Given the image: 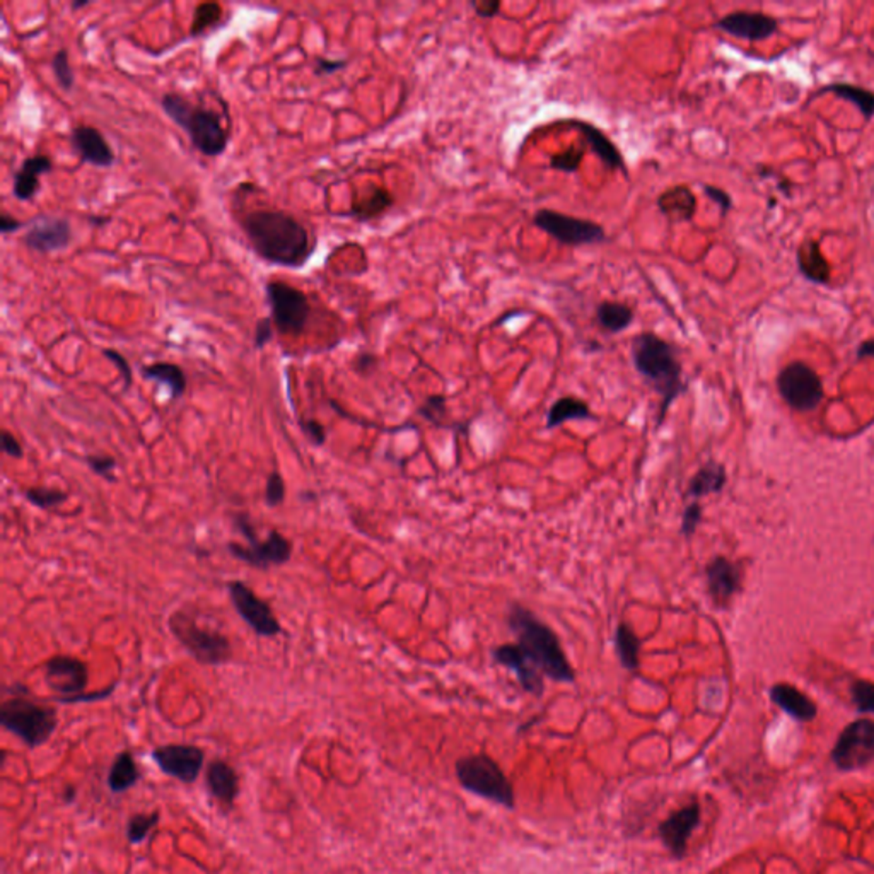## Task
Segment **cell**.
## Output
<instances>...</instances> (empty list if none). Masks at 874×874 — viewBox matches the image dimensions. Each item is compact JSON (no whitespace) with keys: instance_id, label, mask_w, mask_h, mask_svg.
Here are the masks:
<instances>
[{"instance_id":"obj_1","label":"cell","mask_w":874,"mask_h":874,"mask_svg":"<svg viewBox=\"0 0 874 874\" xmlns=\"http://www.w3.org/2000/svg\"><path fill=\"white\" fill-rule=\"evenodd\" d=\"M241 228L260 259L287 269H301L316 243L301 221L284 211L257 209L244 215Z\"/></svg>"},{"instance_id":"obj_2","label":"cell","mask_w":874,"mask_h":874,"mask_svg":"<svg viewBox=\"0 0 874 874\" xmlns=\"http://www.w3.org/2000/svg\"><path fill=\"white\" fill-rule=\"evenodd\" d=\"M632 360L635 371L641 374L661 397L658 427L672 403L687 389L683 381V368L674 345L666 342L653 331L639 333L632 339Z\"/></svg>"},{"instance_id":"obj_3","label":"cell","mask_w":874,"mask_h":874,"mask_svg":"<svg viewBox=\"0 0 874 874\" xmlns=\"http://www.w3.org/2000/svg\"><path fill=\"white\" fill-rule=\"evenodd\" d=\"M507 624L516 635V644L544 676L560 683H573L575 673L555 632L521 604L511 606Z\"/></svg>"},{"instance_id":"obj_4","label":"cell","mask_w":874,"mask_h":874,"mask_svg":"<svg viewBox=\"0 0 874 874\" xmlns=\"http://www.w3.org/2000/svg\"><path fill=\"white\" fill-rule=\"evenodd\" d=\"M161 108L174 125L187 133L190 142L201 154L207 158L224 154L230 143V133L214 110L197 106L178 93L162 94Z\"/></svg>"},{"instance_id":"obj_5","label":"cell","mask_w":874,"mask_h":874,"mask_svg":"<svg viewBox=\"0 0 874 874\" xmlns=\"http://www.w3.org/2000/svg\"><path fill=\"white\" fill-rule=\"evenodd\" d=\"M11 697L0 705V724L31 750L44 745L57 730V711L31 699L28 687L15 683L5 688Z\"/></svg>"},{"instance_id":"obj_6","label":"cell","mask_w":874,"mask_h":874,"mask_svg":"<svg viewBox=\"0 0 874 874\" xmlns=\"http://www.w3.org/2000/svg\"><path fill=\"white\" fill-rule=\"evenodd\" d=\"M168 629L199 664L222 666L234 656L232 644L226 633L211 627H201L197 618L185 608H176L168 616Z\"/></svg>"},{"instance_id":"obj_7","label":"cell","mask_w":874,"mask_h":874,"mask_svg":"<svg viewBox=\"0 0 874 874\" xmlns=\"http://www.w3.org/2000/svg\"><path fill=\"white\" fill-rule=\"evenodd\" d=\"M459 784L473 794L506 808H515V791L501 767L487 755H472L457 763Z\"/></svg>"},{"instance_id":"obj_8","label":"cell","mask_w":874,"mask_h":874,"mask_svg":"<svg viewBox=\"0 0 874 874\" xmlns=\"http://www.w3.org/2000/svg\"><path fill=\"white\" fill-rule=\"evenodd\" d=\"M273 327L282 335L298 337L306 330L311 316V302L301 289L280 280L265 284Z\"/></svg>"},{"instance_id":"obj_9","label":"cell","mask_w":874,"mask_h":874,"mask_svg":"<svg viewBox=\"0 0 874 874\" xmlns=\"http://www.w3.org/2000/svg\"><path fill=\"white\" fill-rule=\"evenodd\" d=\"M533 224L545 231L557 243L565 246H586L606 243V231L598 222L579 219L574 215L560 214L550 209H540L533 215Z\"/></svg>"},{"instance_id":"obj_10","label":"cell","mask_w":874,"mask_h":874,"mask_svg":"<svg viewBox=\"0 0 874 874\" xmlns=\"http://www.w3.org/2000/svg\"><path fill=\"white\" fill-rule=\"evenodd\" d=\"M831 761L839 771L852 772L874 761V721L862 717L847 724L831 750Z\"/></svg>"},{"instance_id":"obj_11","label":"cell","mask_w":874,"mask_h":874,"mask_svg":"<svg viewBox=\"0 0 874 874\" xmlns=\"http://www.w3.org/2000/svg\"><path fill=\"white\" fill-rule=\"evenodd\" d=\"M777 388L784 402L798 412H811L823 402L825 391L821 378L804 362H791L779 376Z\"/></svg>"},{"instance_id":"obj_12","label":"cell","mask_w":874,"mask_h":874,"mask_svg":"<svg viewBox=\"0 0 874 874\" xmlns=\"http://www.w3.org/2000/svg\"><path fill=\"white\" fill-rule=\"evenodd\" d=\"M44 680L58 703H72L74 699L86 693L89 670L86 661L71 654H55L44 663Z\"/></svg>"},{"instance_id":"obj_13","label":"cell","mask_w":874,"mask_h":874,"mask_svg":"<svg viewBox=\"0 0 874 874\" xmlns=\"http://www.w3.org/2000/svg\"><path fill=\"white\" fill-rule=\"evenodd\" d=\"M228 594L232 608L241 616L244 624L263 639H273L282 632V625L272 606L250 588L244 581H230Z\"/></svg>"},{"instance_id":"obj_14","label":"cell","mask_w":874,"mask_h":874,"mask_svg":"<svg viewBox=\"0 0 874 874\" xmlns=\"http://www.w3.org/2000/svg\"><path fill=\"white\" fill-rule=\"evenodd\" d=\"M292 540H289L286 535H282L279 530H270L263 540L257 538L248 542V545L236 542L228 544L231 557L263 573L287 564L292 557Z\"/></svg>"},{"instance_id":"obj_15","label":"cell","mask_w":874,"mask_h":874,"mask_svg":"<svg viewBox=\"0 0 874 874\" xmlns=\"http://www.w3.org/2000/svg\"><path fill=\"white\" fill-rule=\"evenodd\" d=\"M72 238V226L67 219L38 215L28 222V230L21 241L31 251L48 255L69 248Z\"/></svg>"},{"instance_id":"obj_16","label":"cell","mask_w":874,"mask_h":874,"mask_svg":"<svg viewBox=\"0 0 874 874\" xmlns=\"http://www.w3.org/2000/svg\"><path fill=\"white\" fill-rule=\"evenodd\" d=\"M152 759L164 774L191 784L201 775L205 753L199 746L164 745L152 751Z\"/></svg>"},{"instance_id":"obj_17","label":"cell","mask_w":874,"mask_h":874,"mask_svg":"<svg viewBox=\"0 0 874 874\" xmlns=\"http://www.w3.org/2000/svg\"><path fill=\"white\" fill-rule=\"evenodd\" d=\"M701 821V806L688 804L666 818L660 825L661 840L674 858H683L687 852L688 839Z\"/></svg>"},{"instance_id":"obj_18","label":"cell","mask_w":874,"mask_h":874,"mask_svg":"<svg viewBox=\"0 0 874 874\" xmlns=\"http://www.w3.org/2000/svg\"><path fill=\"white\" fill-rule=\"evenodd\" d=\"M707 591L716 606H728L741 588V569L726 557L717 555L705 567Z\"/></svg>"},{"instance_id":"obj_19","label":"cell","mask_w":874,"mask_h":874,"mask_svg":"<svg viewBox=\"0 0 874 874\" xmlns=\"http://www.w3.org/2000/svg\"><path fill=\"white\" fill-rule=\"evenodd\" d=\"M74 152L86 164L96 168H112L115 152L100 130L89 125H77L71 132Z\"/></svg>"},{"instance_id":"obj_20","label":"cell","mask_w":874,"mask_h":874,"mask_svg":"<svg viewBox=\"0 0 874 874\" xmlns=\"http://www.w3.org/2000/svg\"><path fill=\"white\" fill-rule=\"evenodd\" d=\"M492 656L496 663H499L501 666H506L507 670L516 674L517 682L526 692H530L536 697L544 693V674L526 658L525 651L519 645L513 643L497 645L492 651Z\"/></svg>"},{"instance_id":"obj_21","label":"cell","mask_w":874,"mask_h":874,"mask_svg":"<svg viewBox=\"0 0 874 874\" xmlns=\"http://www.w3.org/2000/svg\"><path fill=\"white\" fill-rule=\"evenodd\" d=\"M716 28L741 40L760 42V40L771 38L779 28V25L771 15L741 11V13H732L719 19Z\"/></svg>"},{"instance_id":"obj_22","label":"cell","mask_w":874,"mask_h":874,"mask_svg":"<svg viewBox=\"0 0 874 874\" xmlns=\"http://www.w3.org/2000/svg\"><path fill=\"white\" fill-rule=\"evenodd\" d=\"M52 172L54 161L44 154L25 159L13 178V195L19 201H33L40 191V176Z\"/></svg>"},{"instance_id":"obj_23","label":"cell","mask_w":874,"mask_h":874,"mask_svg":"<svg viewBox=\"0 0 874 874\" xmlns=\"http://www.w3.org/2000/svg\"><path fill=\"white\" fill-rule=\"evenodd\" d=\"M565 123H569L574 129L579 130L584 139L588 141L589 147L591 151L602 159L603 164L612 170V172H624V174H627V164H625V159L620 154L618 147L615 143L612 142L610 137H606L603 133L602 130L598 129L596 125L589 123L586 120H567Z\"/></svg>"},{"instance_id":"obj_24","label":"cell","mask_w":874,"mask_h":874,"mask_svg":"<svg viewBox=\"0 0 874 874\" xmlns=\"http://www.w3.org/2000/svg\"><path fill=\"white\" fill-rule=\"evenodd\" d=\"M771 699L777 707H781L786 714L800 722H810L817 717V703L800 688L792 687L789 683H777L771 688Z\"/></svg>"},{"instance_id":"obj_25","label":"cell","mask_w":874,"mask_h":874,"mask_svg":"<svg viewBox=\"0 0 874 874\" xmlns=\"http://www.w3.org/2000/svg\"><path fill=\"white\" fill-rule=\"evenodd\" d=\"M207 788L221 803L232 804L240 792V777L222 760H214L207 769Z\"/></svg>"},{"instance_id":"obj_26","label":"cell","mask_w":874,"mask_h":874,"mask_svg":"<svg viewBox=\"0 0 874 874\" xmlns=\"http://www.w3.org/2000/svg\"><path fill=\"white\" fill-rule=\"evenodd\" d=\"M143 379L156 381L170 389L172 400H180L187 393L188 379L185 371L172 362H152L142 366Z\"/></svg>"},{"instance_id":"obj_27","label":"cell","mask_w":874,"mask_h":874,"mask_svg":"<svg viewBox=\"0 0 874 874\" xmlns=\"http://www.w3.org/2000/svg\"><path fill=\"white\" fill-rule=\"evenodd\" d=\"M726 468L717 461H707L702 468H699V472L690 478L687 496L693 501H699L711 494L721 492L726 486Z\"/></svg>"},{"instance_id":"obj_28","label":"cell","mask_w":874,"mask_h":874,"mask_svg":"<svg viewBox=\"0 0 874 874\" xmlns=\"http://www.w3.org/2000/svg\"><path fill=\"white\" fill-rule=\"evenodd\" d=\"M593 418L588 403L575 397H562L552 403L546 414V429H555L567 420H586Z\"/></svg>"},{"instance_id":"obj_29","label":"cell","mask_w":874,"mask_h":874,"mask_svg":"<svg viewBox=\"0 0 874 874\" xmlns=\"http://www.w3.org/2000/svg\"><path fill=\"white\" fill-rule=\"evenodd\" d=\"M596 323L608 333L627 330L633 323V309L624 302L603 301L596 306Z\"/></svg>"},{"instance_id":"obj_30","label":"cell","mask_w":874,"mask_h":874,"mask_svg":"<svg viewBox=\"0 0 874 874\" xmlns=\"http://www.w3.org/2000/svg\"><path fill=\"white\" fill-rule=\"evenodd\" d=\"M614 643H615V653L620 664L629 672H637L639 670L641 641H639V637L635 635V632L629 624L620 622L616 625L615 641Z\"/></svg>"},{"instance_id":"obj_31","label":"cell","mask_w":874,"mask_h":874,"mask_svg":"<svg viewBox=\"0 0 874 874\" xmlns=\"http://www.w3.org/2000/svg\"><path fill=\"white\" fill-rule=\"evenodd\" d=\"M139 779H141V772L135 760L129 751H122L110 769L108 786L115 794H120L133 788L139 782Z\"/></svg>"},{"instance_id":"obj_32","label":"cell","mask_w":874,"mask_h":874,"mask_svg":"<svg viewBox=\"0 0 874 874\" xmlns=\"http://www.w3.org/2000/svg\"><path fill=\"white\" fill-rule=\"evenodd\" d=\"M800 267L804 277L813 282H827L830 277L829 263L823 259L817 243H804L800 251Z\"/></svg>"},{"instance_id":"obj_33","label":"cell","mask_w":874,"mask_h":874,"mask_svg":"<svg viewBox=\"0 0 874 874\" xmlns=\"http://www.w3.org/2000/svg\"><path fill=\"white\" fill-rule=\"evenodd\" d=\"M821 93H833L837 98L852 103L864 118H871L874 115V93L866 91L862 87L850 86V84H830L823 87Z\"/></svg>"},{"instance_id":"obj_34","label":"cell","mask_w":874,"mask_h":874,"mask_svg":"<svg viewBox=\"0 0 874 874\" xmlns=\"http://www.w3.org/2000/svg\"><path fill=\"white\" fill-rule=\"evenodd\" d=\"M23 496H25L26 502H29L34 507H38V509H42V511L57 509L62 504L69 501V492H65L62 488L44 487V486L26 488L23 492Z\"/></svg>"},{"instance_id":"obj_35","label":"cell","mask_w":874,"mask_h":874,"mask_svg":"<svg viewBox=\"0 0 874 874\" xmlns=\"http://www.w3.org/2000/svg\"><path fill=\"white\" fill-rule=\"evenodd\" d=\"M222 7L215 2H207V4H201L195 13H193V21H191V26H190V34L193 38H199V36H203L207 34L211 29H214L222 19Z\"/></svg>"},{"instance_id":"obj_36","label":"cell","mask_w":874,"mask_h":874,"mask_svg":"<svg viewBox=\"0 0 874 874\" xmlns=\"http://www.w3.org/2000/svg\"><path fill=\"white\" fill-rule=\"evenodd\" d=\"M391 203H393V197L388 193L387 190H376L369 201H364L362 205H354L352 215H356L358 219H369L385 212L388 207H391Z\"/></svg>"},{"instance_id":"obj_37","label":"cell","mask_w":874,"mask_h":874,"mask_svg":"<svg viewBox=\"0 0 874 874\" xmlns=\"http://www.w3.org/2000/svg\"><path fill=\"white\" fill-rule=\"evenodd\" d=\"M159 821V813H147V815H133L130 818L127 825V837L130 844H141L152 830Z\"/></svg>"},{"instance_id":"obj_38","label":"cell","mask_w":874,"mask_h":874,"mask_svg":"<svg viewBox=\"0 0 874 874\" xmlns=\"http://www.w3.org/2000/svg\"><path fill=\"white\" fill-rule=\"evenodd\" d=\"M52 69H54V75L57 79L58 86L62 87L64 91L71 93L74 84H75V75H74V69H72L71 62H69V52L67 50L62 48L54 55Z\"/></svg>"},{"instance_id":"obj_39","label":"cell","mask_w":874,"mask_h":874,"mask_svg":"<svg viewBox=\"0 0 874 874\" xmlns=\"http://www.w3.org/2000/svg\"><path fill=\"white\" fill-rule=\"evenodd\" d=\"M850 697L856 709L862 714H874V683L866 680H856L850 685Z\"/></svg>"},{"instance_id":"obj_40","label":"cell","mask_w":874,"mask_h":874,"mask_svg":"<svg viewBox=\"0 0 874 874\" xmlns=\"http://www.w3.org/2000/svg\"><path fill=\"white\" fill-rule=\"evenodd\" d=\"M84 463L94 475H98L100 478L110 484H115L118 463L112 455H86Z\"/></svg>"},{"instance_id":"obj_41","label":"cell","mask_w":874,"mask_h":874,"mask_svg":"<svg viewBox=\"0 0 874 874\" xmlns=\"http://www.w3.org/2000/svg\"><path fill=\"white\" fill-rule=\"evenodd\" d=\"M286 482L284 476L279 470H272L269 473L267 484H265V502L269 507H279L286 502Z\"/></svg>"},{"instance_id":"obj_42","label":"cell","mask_w":874,"mask_h":874,"mask_svg":"<svg viewBox=\"0 0 874 874\" xmlns=\"http://www.w3.org/2000/svg\"><path fill=\"white\" fill-rule=\"evenodd\" d=\"M418 414L434 424H443L446 414V398L443 395H432L418 408Z\"/></svg>"},{"instance_id":"obj_43","label":"cell","mask_w":874,"mask_h":874,"mask_svg":"<svg viewBox=\"0 0 874 874\" xmlns=\"http://www.w3.org/2000/svg\"><path fill=\"white\" fill-rule=\"evenodd\" d=\"M584 156L583 151H567L560 152L550 159V168L555 172H575L581 166V159Z\"/></svg>"},{"instance_id":"obj_44","label":"cell","mask_w":874,"mask_h":874,"mask_svg":"<svg viewBox=\"0 0 874 874\" xmlns=\"http://www.w3.org/2000/svg\"><path fill=\"white\" fill-rule=\"evenodd\" d=\"M702 521V507L699 501H692L685 507L683 511V516H682V535L690 538Z\"/></svg>"},{"instance_id":"obj_45","label":"cell","mask_w":874,"mask_h":874,"mask_svg":"<svg viewBox=\"0 0 874 874\" xmlns=\"http://www.w3.org/2000/svg\"><path fill=\"white\" fill-rule=\"evenodd\" d=\"M300 427H301L302 434L308 437V441H309L311 445L323 446L327 443L329 434H327L325 426H323L319 420H316V418H304V417H302L301 420H300Z\"/></svg>"},{"instance_id":"obj_46","label":"cell","mask_w":874,"mask_h":874,"mask_svg":"<svg viewBox=\"0 0 874 874\" xmlns=\"http://www.w3.org/2000/svg\"><path fill=\"white\" fill-rule=\"evenodd\" d=\"M103 356L108 358L110 362H113L118 373L122 374L123 378V383H125V389H129L132 387V381H133V374H132V368H130V362L123 354H120L115 349H104L103 350Z\"/></svg>"},{"instance_id":"obj_47","label":"cell","mask_w":874,"mask_h":874,"mask_svg":"<svg viewBox=\"0 0 874 874\" xmlns=\"http://www.w3.org/2000/svg\"><path fill=\"white\" fill-rule=\"evenodd\" d=\"M2 451L11 458L21 459L25 457V447L9 429L2 430Z\"/></svg>"},{"instance_id":"obj_48","label":"cell","mask_w":874,"mask_h":874,"mask_svg":"<svg viewBox=\"0 0 874 874\" xmlns=\"http://www.w3.org/2000/svg\"><path fill=\"white\" fill-rule=\"evenodd\" d=\"M273 339V321L272 318H261L257 321V329H255V337H253V345L255 349H263L265 345L269 344Z\"/></svg>"},{"instance_id":"obj_49","label":"cell","mask_w":874,"mask_h":874,"mask_svg":"<svg viewBox=\"0 0 874 874\" xmlns=\"http://www.w3.org/2000/svg\"><path fill=\"white\" fill-rule=\"evenodd\" d=\"M345 67H347V60H333V58L327 57L315 58L316 75H331V74L344 71Z\"/></svg>"},{"instance_id":"obj_50","label":"cell","mask_w":874,"mask_h":874,"mask_svg":"<svg viewBox=\"0 0 874 874\" xmlns=\"http://www.w3.org/2000/svg\"><path fill=\"white\" fill-rule=\"evenodd\" d=\"M472 7L475 15L478 17L494 19L496 15H499L502 5L501 2H497V0H473Z\"/></svg>"},{"instance_id":"obj_51","label":"cell","mask_w":874,"mask_h":874,"mask_svg":"<svg viewBox=\"0 0 874 874\" xmlns=\"http://www.w3.org/2000/svg\"><path fill=\"white\" fill-rule=\"evenodd\" d=\"M703 191L711 201H716L717 205L722 209V212H728L732 209V197L726 191H722L721 188L703 185Z\"/></svg>"},{"instance_id":"obj_52","label":"cell","mask_w":874,"mask_h":874,"mask_svg":"<svg viewBox=\"0 0 874 874\" xmlns=\"http://www.w3.org/2000/svg\"><path fill=\"white\" fill-rule=\"evenodd\" d=\"M376 364H378V358H374L373 354H358L354 360V371L366 376L373 373Z\"/></svg>"},{"instance_id":"obj_53","label":"cell","mask_w":874,"mask_h":874,"mask_svg":"<svg viewBox=\"0 0 874 874\" xmlns=\"http://www.w3.org/2000/svg\"><path fill=\"white\" fill-rule=\"evenodd\" d=\"M25 228V222L19 221L15 215L4 214L0 215V231L2 234H13V232H17L19 230Z\"/></svg>"},{"instance_id":"obj_54","label":"cell","mask_w":874,"mask_h":874,"mask_svg":"<svg viewBox=\"0 0 874 874\" xmlns=\"http://www.w3.org/2000/svg\"><path fill=\"white\" fill-rule=\"evenodd\" d=\"M874 358V340H866L858 349V358Z\"/></svg>"},{"instance_id":"obj_55","label":"cell","mask_w":874,"mask_h":874,"mask_svg":"<svg viewBox=\"0 0 874 874\" xmlns=\"http://www.w3.org/2000/svg\"><path fill=\"white\" fill-rule=\"evenodd\" d=\"M87 5H91V0H81V2H72L71 9L72 11H79V9H84Z\"/></svg>"},{"instance_id":"obj_56","label":"cell","mask_w":874,"mask_h":874,"mask_svg":"<svg viewBox=\"0 0 874 874\" xmlns=\"http://www.w3.org/2000/svg\"><path fill=\"white\" fill-rule=\"evenodd\" d=\"M74 798H75V789L72 786L65 789V803H74Z\"/></svg>"},{"instance_id":"obj_57","label":"cell","mask_w":874,"mask_h":874,"mask_svg":"<svg viewBox=\"0 0 874 874\" xmlns=\"http://www.w3.org/2000/svg\"><path fill=\"white\" fill-rule=\"evenodd\" d=\"M108 221H110V217H91V222H93V224H98V226H100V224H106Z\"/></svg>"}]
</instances>
